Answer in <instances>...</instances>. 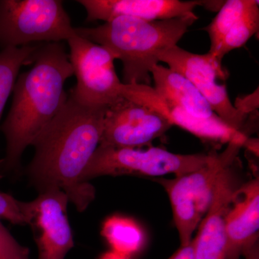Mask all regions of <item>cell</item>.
<instances>
[{"label":"cell","mask_w":259,"mask_h":259,"mask_svg":"<svg viewBox=\"0 0 259 259\" xmlns=\"http://www.w3.org/2000/svg\"><path fill=\"white\" fill-rule=\"evenodd\" d=\"M155 93L163 102L202 118L218 120L206 99L187 78L157 64L151 70Z\"/></svg>","instance_id":"obj_15"},{"label":"cell","mask_w":259,"mask_h":259,"mask_svg":"<svg viewBox=\"0 0 259 259\" xmlns=\"http://www.w3.org/2000/svg\"><path fill=\"white\" fill-rule=\"evenodd\" d=\"M198 17L194 13L162 20L118 17L95 28H74L122 63L124 84L151 86V70L162 51L177 46Z\"/></svg>","instance_id":"obj_3"},{"label":"cell","mask_w":259,"mask_h":259,"mask_svg":"<svg viewBox=\"0 0 259 259\" xmlns=\"http://www.w3.org/2000/svg\"><path fill=\"white\" fill-rule=\"evenodd\" d=\"M258 1L255 0L246 13L233 25L221 42L215 54L212 56L220 64H222L221 61L227 54L244 46L250 37L258 31Z\"/></svg>","instance_id":"obj_19"},{"label":"cell","mask_w":259,"mask_h":259,"mask_svg":"<svg viewBox=\"0 0 259 259\" xmlns=\"http://www.w3.org/2000/svg\"><path fill=\"white\" fill-rule=\"evenodd\" d=\"M243 145L231 142L205 166L173 179L156 178L166 190L173 210L181 246L190 244L194 231L208 210L220 174L238 157Z\"/></svg>","instance_id":"obj_5"},{"label":"cell","mask_w":259,"mask_h":259,"mask_svg":"<svg viewBox=\"0 0 259 259\" xmlns=\"http://www.w3.org/2000/svg\"><path fill=\"white\" fill-rule=\"evenodd\" d=\"M39 45L8 47L0 51V122L3 111L23 65L31 64L34 53Z\"/></svg>","instance_id":"obj_17"},{"label":"cell","mask_w":259,"mask_h":259,"mask_svg":"<svg viewBox=\"0 0 259 259\" xmlns=\"http://www.w3.org/2000/svg\"><path fill=\"white\" fill-rule=\"evenodd\" d=\"M172 126L161 112L121 97L107 107L99 146L139 149L151 146Z\"/></svg>","instance_id":"obj_9"},{"label":"cell","mask_w":259,"mask_h":259,"mask_svg":"<svg viewBox=\"0 0 259 259\" xmlns=\"http://www.w3.org/2000/svg\"><path fill=\"white\" fill-rule=\"evenodd\" d=\"M0 219L19 226L28 225L27 202L18 200L0 190Z\"/></svg>","instance_id":"obj_20"},{"label":"cell","mask_w":259,"mask_h":259,"mask_svg":"<svg viewBox=\"0 0 259 259\" xmlns=\"http://www.w3.org/2000/svg\"><path fill=\"white\" fill-rule=\"evenodd\" d=\"M30 61L33 66L18 75L8 115L0 126L6 141L0 159V180L22 171V156L67 100L66 80L74 75L69 54L61 42L39 45Z\"/></svg>","instance_id":"obj_2"},{"label":"cell","mask_w":259,"mask_h":259,"mask_svg":"<svg viewBox=\"0 0 259 259\" xmlns=\"http://www.w3.org/2000/svg\"><path fill=\"white\" fill-rule=\"evenodd\" d=\"M76 77L70 96L88 106L108 107L120 98V80L114 59L105 48L75 33L67 40Z\"/></svg>","instance_id":"obj_7"},{"label":"cell","mask_w":259,"mask_h":259,"mask_svg":"<svg viewBox=\"0 0 259 259\" xmlns=\"http://www.w3.org/2000/svg\"><path fill=\"white\" fill-rule=\"evenodd\" d=\"M168 259H195L194 258L192 242L185 246H181L171 257Z\"/></svg>","instance_id":"obj_22"},{"label":"cell","mask_w":259,"mask_h":259,"mask_svg":"<svg viewBox=\"0 0 259 259\" xmlns=\"http://www.w3.org/2000/svg\"><path fill=\"white\" fill-rule=\"evenodd\" d=\"M76 33L60 0H0V47L60 42Z\"/></svg>","instance_id":"obj_6"},{"label":"cell","mask_w":259,"mask_h":259,"mask_svg":"<svg viewBox=\"0 0 259 259\" xmlns=\"http://www.w3.org/2000/svg\"><path fill=\"white\" fill-rule=\"evenodd\" d=\"M107 107L83 105L69 95L66 103L32 143L27 166L29 183L38 192L58 189L79 212L93 202L96 191L82 176L100 145Z\"/></svg>","instance_id":"obj_1"},{"label":"cell","mask_w":259,"mask_h":259,"mask_svg":"<svg viewBox=\"0 0 259 259\" xmlns=\"http://www.w3.org/2000/svg\"><path fill=\"white\" fill-rule=\"evenodd\" d=\"M242 163L237 158L220 174L208 210L192 241L194 258L225 259L226 221L237 190L241 187Z\"/></svg>","instance_id":"obj_11"},{"label":"cell","mask_w":259,"mask_h":259,"mask_svg":"<svg viewBox=\"0 0 259 259\" xmlns=\"http://www.w3.org/2000/svg\"><path fill=\"white\" fill-rule=\"evenodd\" d=\"M243 256L245 257V259H259L258 242L247 250Z\"/></svg>","instance_id":"obj_23"},{"label":"cell","mask_w":259,"mask_h":259,"mask_svg":"<svg viewBox=\"0 0 259 259\" xmlns=\"http://www.w3.org/2000/svg\"><path fill=\"white\" fill-rule=\"evenodd\" d=\"M0 259H30V250L13 236L0 219Z\"/></svg>","instance_id":"obj_21"},{"label":"cell","mask_w":259,"mask_h":259,"mask_svg":"<svg viewBox=\"0 0 259 259\" xmlns=\"http://www.w3.org/2000/svg\"><path fill=\"white\" fill-rule=\"evenodd\" d=\"M87 12V21L107 22L118 17L162 20L192 14L202 1L180 0H79Z\"/></svg>","instance_id":"obj_13"},{"label":"cell","mask_w":259,"mask_h":259,"mask_svg":"<svg viewBox=\"0 0 259 259\" xmlns=\"http://www.w3.org/2000/svg\"><path fill=\"white\" fill-rule=\"evenodd\" d=\"M99 259H131V258L110 250V251L103 253Z\"/></svg>","instance_id":"obj_24"},{"label":"cell","mask_w":259,"mask_h":259,"mask_svg":"<svg viewBox=\"0 0 259 259\" xmlns=\"http://www.w3.org/2000/svg\"><path fill=\"white\" fill-rule=\"evenodd\" d=\"M258 177L242 184L237 190L226 221L225 259H241L258 242Z\"/></svg>","instance_id":"obj_14"},{"label":"cell","mask_w":259,"mask_h":259,"mask_svg":"<svg viewBox=\"0 0 259 259\" xmlns=\"http://www.w3.org/2000/svg\"><path fill=\"white\" fill-rule=\"evenodd\" d=\"M27 202L28 226L38 249V259H65L74 246L68 218L69 197L62 190L53 189L38 193Z\"/></svg>","instance_id":"obj_10"},{"label":"cell","mask_w":259,"mask_h":259,"mask_svg":"<svg viewBox=\"0 0 259 259\" xmlns=\"http://www.w3.org/2000/svg\"><path fill=\"white\" fill-rule=\"evenodd\" d=\"M158 61L164 62L169 69L187 78L225 123L247 136L245 127L248 115L233 106L226 85L218 82V80H226L227 76L222 64L211 54H193L177 45L160 53Z\"/></svg>","instance_id":"obj_8"},{"label":"cell","mask_w":259,"mask_h":259,"mask_svg":"<svg viewBox=\"0 0 259 259\" xmlns=\"http://www.w3.org/2000/svg\"><path fill=\"white\" fill-rule=\"evenodd\" d=\"M255 0H229L225 2L210 24L204 28L210 40L209 54L214 55L228 32L249 9Z\"/></svg>","instance_id":"obj_18"},{"label":"cell","mask_w":259,"mask_h":259,"mask_svg":"<svg viewBox=\"0 0 259 259\" xmlns=\"http://www.w3.org/2000/svg\"><path fill=\"white\" fill-rule=\"evenodd\" d=\"M122 95L126 99L157 110L166 116L172 125L182 127L214 147L231 142L239 143L246 147L249 144V138L231 128L221 119L211 120L196 117L178 107L168 105L156 95L151 86L125 84Z\"/></svg>","instance_id":"obj_12"},{"label":"cell","mask_w":259,"mask_h":259,"mask_svg":"<svg viewBox=\"0 0 259 259\" xmlns=\"http://www.w3.org/2000/svg\"><path fill=\"white\" fill-rule=\"evenodd\" d=\"M101 234L112 251L130 258L140 253L146 243L141 226L132 218L125 216L107 218L102 224Z\"/></svg>","instance_id":"obj_16"},{"label":"cell","mask_w":259,"mask_h":259,"mask_svg":"<svg viewBox=\"0 0 259 259\" xmlns=\"http://www.w3.org/2000/svg\"><path fill=\"white\" fill-rule=\"evenodd\" d=\"M217 154L209 153L177 154L159 147L146 150L98 146L83 171L82 181L103 176L160 177L175 175L182 176L205 166Z\"/></svg>","instance_id":"obj_4"}]
</instances>
